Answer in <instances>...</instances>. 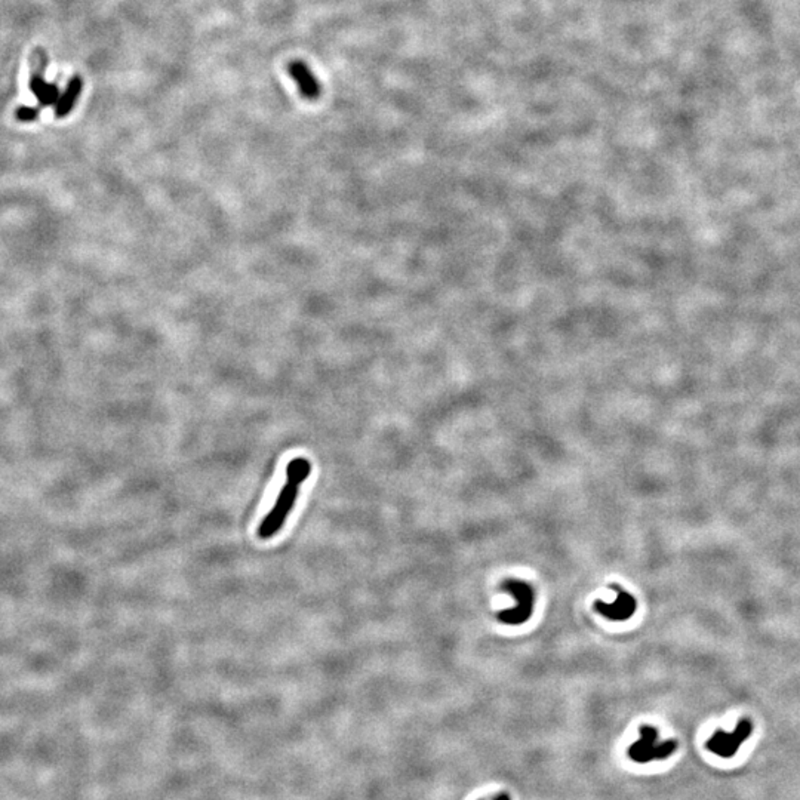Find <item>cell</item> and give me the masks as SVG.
<instances>
[{
    "label": "cell",
    "instance_id": "1",
    "mask_svg": "<svg viewBox=\"0 0 800 800\" xmlns=\"http://www.w3.org/2000/svg\"><path fill=\"white\" fill-rule=\"evenodd\" d=\"M310 470L311 464L305 458H294L288 464L286 483L279 492L275 507L264 517L258 528V537L261 540L273 538L282 530L286 517L289 516L290 510L294 509L301 483L310 476Z\"/></svg>",
    "mask_w": 800,
    "mask_h": 800
},
{
    "label": "cell",
    "instance_id": "2",
    "mask_svg": "<svg viewBox=\"0 0 800 800\" xmlns=\"http://www.w3.org/2000/svg\"><path fill=\"white\" fill-rule=\"evenodd\" d=\"M501 589L515 597L516 607L498 612V619L510 626H520L532 617L535 607V593L531 585L520 579H505Z\"/></svg>",
    "mask_w": 800,
    "mask_h": 800
},
{
    "label": "cell",
    "instance_id": "3",
    "mask_svg": "<svg viewBox=\"0 0 800 800\" xmlns=\"http://www.w3.org/2000/svg\"><path fill=\"white\" fill-rule=\"evenodd\" d=\"M639 732L640 738L629 749V756L634 762L647 764L651 762V760L667 759L677 749L674 741H666L662 744H657L658 732L652 726H642Z\"/></svg>",
    "mask_w": 800,
    "mask_h": 800
},
{
    "label": "cell",
    "instance_id": "4",
    "mask_svg": "<svg viewBox=\"0 0 800 800\" xmlns=\"http://www.w3.org/2000/svg\"><path fill=\"white\" fill-rule=\"evenodd\" d=\"M751 732H753L751 720L750 719H743V720H739L738 726L732 732L716 731L714 735L707 741L706 746L714 754L724 757V759H729V757L736 754V751L739 750V746L743 744L746 739L750 738Z\"/></svg>",
    "mask_w": 800,
    "mask_h": 800
},
{
    "label": "cell",
    "instance_id": "5",
    "mask_svg": "<svg viewBox=\"0 0 800 800\" xmlns=\"http://www.w3.org/2000/svg\"><path fill=\"white\" fill-rule=\"evenodd\" d=\"M612 590L617 592V597L614 602L608 603V602H603V600H597L594 603V609L596 612H599L602 617H604L609 621H627L633 617V614L636 612L637 608V603L636 599L627 593L626 590H622L619 585H612L611 587Z\"/></svg>",
    "mask_w": 800,
    "mask_h": 800
},
{
    "label": "cell",
    "instance_id": "6",
    "mask_svg": "<svg viewBox=\"0 0 800 800\" xmlns=\"http://www.w3.org/2000/svg\"><path fill=\"white\" fill-rule=\"evenodd\" d=\"M288 73L297 83L300 93L305 100H318L322 92V86L318 82L316 76L311 73L310 67L303 61H292L288 66Z\"/></svg>",
    "mask_w": 800,
    "mask_h": 800
},
{
    "label": "cell",
    "instance_id": "7",
    "mask_svg": "<svg viewBox=\"0 0 800 800\" xmlns=\"http://www.w3.org/2000/svg\"><path fill=\"white\" fill-rule=\"evenodd\" d=\"M82 89H83V82L79 76H74L73 79H70L64 93L58 98L55 104V116L58 119H63V117L71 113L77 100H79Z\"/></svg>",
    "mask_w": 800,
    "mask_h": 800
},
{
    "label": "cell",
    "instance_id": "8",
    "mask_svg": "<svg viewBox=\"0 0 800 800\" xmlns=\"http://www.w3.org/2000/svg\"><path fill=\"white\" fill-rule=\"evenodd\" d=\"M30 91L36 95V98L41 103V106H52L56 104L60 98V91L54 83H48L42 76L33 74L30 81Z\"/></svg>",
    "mask_w": 800,
    "mask_h": 800
},
{
    "label": "cell",
    "instance_id": "9",
    "mask_svg": "<svg viewBox=\"0 0 800 800\" xmlns=\"http://www.w3.org/2000/svg\"><path fill=\"white\" fill-rule=\"evenodd\" d=\"M16 119L19 122H34L39 114H41V108L39 107H19L16 110Z\"/></svg>",
    "mask_w": 800,
    "mask_h": 800
}]
</instances>
